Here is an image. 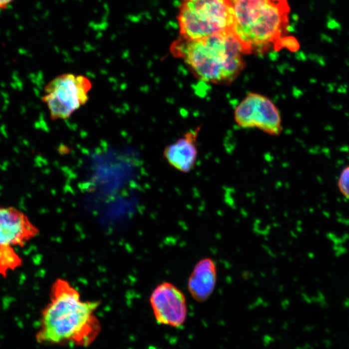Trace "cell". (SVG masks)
Masks as SVG:
<instances>
[{"instance_id":"obj_1","label":"cell","mask_w":349,"mask_h":349,"mask_svg":"<svg viewBox=\"0 0 349 349\" xmlns=\"http://www.w3.org/2000/svg\"><path fill=\"white\" fill-rule=\"evenodd\" d=\"M49 302L41 312L37 343L87 348L101 331L95 313L100 304L84 301L68 281L58 278L50 289Z\"/></svg>"},{"instance_id":"obj_2","label":"cell","mask_w":349,"mask_h":349,"mask_svg":"<svg viewBox=\"0 0 349 349\" xmlns=\"http://www.w3.org/2000/svg\"><path fill=\"white\" fill-rule=\"evenodd\" d=\"M233 18L232 32L245 55L262 54L287 47L299 49L288 37L291 6L288 0H227Z\"/></svg>"},{"instance_id":"obj_3","label":"cell","mask_w":349,"mask_h":349,"mask_svg":"<svg viewBox=\"0 0 349 349\" xmlns=\"http://www.w3.org/2000/svg\"><path fill=\"white\" fill-rule=\"evenodd\" d=\"M170 52L199 80L214 84H230L246 66L245 54L232 32L197 39L180 36L171 44Z\"/></svg>"},{"instance_id":"obj_4","label":"cell","mask_w":349,"mask_h":349,"mask_svg":"<svg viewBox=\"0 0 349 349\" xmlns=\"http://www.w3.org/2000/svg\"><path fill=\"white\" fill-rule=\"evenodd\" d=\"M177 18L180 36L184 38L197 39L232 32L233 18L227 0H182Z\"/></svg>"},{"instance_id":"obj_5","label":"cell","mask_w":349,"mask_h":349,"mask_svg":"<svg viewBox=\"0 0 349 349\" xmlns=\"http://www.w3.org/2000/svg\"><path fill=\"white\" fill-rule=\"evenodd\" d=\"M91 89L92 83L87 76L63 74L46 85L41 100L52 120H65L86 104Z\"/></svg>"},{"instance_id":"obj_6","label":"cell","mask_w":349,"mask_h":349,"mask_svg":"<svg viewBox=\"0 0 349 349\" xmlns=\"http://www.w3.org/2000/svg\"><path fill=\"white\" fill-rule=\"evenodd\" d=\"M234 115L235 122L241 128L257 129L272 136H279L282 133L280 109L264 94H247L237 105Z\"/></svg>"},{"instance_id":"obj_7","label":"cell","mask_w":349,"mask_h":349,"mask_svg":"<svg viewBox=\"0 0 349 349\" xmlns=\"http://www.w3.org/2000/svg\"><path fill=\"white\" fill-rule=\"evenodd\" d=\"M150 304L158 324L179 328L187 319L185 296L172 283L164 282L158 285L151 294Z\"/></svg>"},{"instance_id":"obj_8","label":"cell","mask_w":349,"mask_h":349,"mask_svg":"<svg viewBox=\"0 0 349 349\" xmlns=\"http://www.w3.org/2000/svg\"><path fill=\"white\" fill-rule=\"evenodd\" d=\"M39 230L27 215L12 206H0V247H23Z\"/></svg>"},{"instance_id":"obj_9","label":"cell","mask_w":349,"mask_h":349,"mask_svg":"<svg viewBox=\"0 0 349 349\" xmlns=\"http://www.w3.org/2000/svg\"><path fill=\"white\" fill-rule=\"evenodd\" d=\"M200 129L201 127L191 129L164 149L163 155L166 161L180 172H190L196 164L199 154L197 138Z\"/></svg>"},{"instance_id":"obj_10","label":"cell","mask_w":349,"mask_h":349,"mask_svg":"<svg viewBox=\"0 0 349 349\" xmlns=\"http://www.w3.org/2000/svg\"><path fill=\"white\" fill-rule=\"evenodd\" d=\"M217 282L216 261L210 258L202 259L195 265L188 278L189 293L197 302H206L214 293Z\"/></svg>"},{"instance_id":"obj_11","label":"cell","mask_w":349,"mask_h":349,"mask_svg":"<svg viewBox=\"0 0 349 349\" xmlns=\"http://www.w3.org/2000/svg\"><path fill=\"white\" fill-rule=\"evenodd\" d=\"M23 260L11 246L0 247V275L5 278L8 272L21 267Z\"/></svg>"},{"instance_id":"obj_12","label":"cell","mask_w":349,"mask_h":349,"mask_svg":"<svg viewBox=\"0 0 349 349\" xmlns=\"http://www.w3.org/2000/svg\"><path fill=\"white\" fill-rule=\"evenodd\" d=\"M337 185L340 193L349 200V165L342 170L338 177Z\"/></svg>"},{"instance_id":"obj_13","label":"cell","mask_w":349,"mask_h":349,"mask_svg":"<svg viewBox=\"0 0 349 349\" xmlns=\"http://www.w3.org/2000/svg\"><path fill=\"white\" fill-rule=\"evenodd\" d=\"M14 0H0V8L5 9Z\"/></svg>"}]
</instances>
